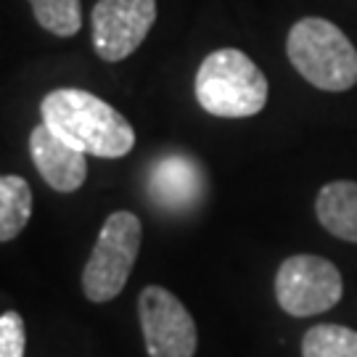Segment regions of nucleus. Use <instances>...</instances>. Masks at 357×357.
Returning a JSON list of instances; mask_svg holds the SVG:
<instances>
[{
	"label": "nucleus",
	"instance_id": "obj_1",
	"mask_svg": "<svg viewBox=\"0 0 357 357\" xmlns=\"http://www.w3.org/2000/svg\"><path fill=\"white\" fill-rule=\"evenodd\" d=\"M40 116L72 149L98 156L122 159L135 146V130L112 103L79 88H56L40 103Z\"/></svg>",
	"mask_w": 357,
	"mask_h": 357
},
{
	"label": "nucleus",
	"instance_id": "obj_2",
	"mask_svg": "<svg viewBox=\"0 0 357 357\" xmlns=\"http://www.w3.org/2000/svg\"><path fill=\"white\" fill-rule=\"evenodd\" d=\"M196 101L220 119H246L265 109L268 77L238 48H220L206 56L196 72Z\"/></svg>",
	"mask_w": 357,
	"mask_h": 357
},
{
	"label": "nucleus",
	"instance_id": "obj_3",
	"mask_svg": "<svg viewBox=\"0 0 357 357\" xmlns=\"http://www.w3.org/2000/svg\"><path fill=\"white\" fill-rule=\"evenodd\" d=\"M286 53L294 69L315 88L344 93L357 85L355 45L328 19H299L286 38Z\"/></svg>",
	"mask_w": 357,
	"mask_h": 357
},
{
	"label": "nucleus",
	"instance_id": "obj_4",
	"mask_svg": "<svg viewBox=\"0 0 357 357\" xmlns=\"http://www.w3.org/2000/svg\"><path fill=\"white\" fill-rule=\"evenodd\" d=\"M143 225L132 212H112L98 230L96 246L82 268V291L90 302L103 305L116 299L128 286L135 259L141 255Z\"/></svg>",
	"mask_w": 357,
	"mask_h": 357
},
{
	"label": "nucleus",
	"instance_id": "obj_5",
	"mask_svg": "<svg viewBox=\"0 0 357 357\" xmlns=\"http://www.w3.org/2000/svg\"><path fill=\"white\" fill-rule=\"evenodd\" d=\"M344 291L342 273L333 262L318 255H294L283 259L275 275V299L283 312L310 318L339 305Z\"/></svg>",
	"mask_w": 357,
	"mask_h": 357
},
{
	"label": "nucleus",
	"instance_id": "obj_6",
	"mask_svg": "<svg viewBox=\"0 0 357 357\" xmlns=\"http://www.w3.org/2000/svg\"><path fill=\"white\" fill-rule=\"evenodd\" d=\"M143 342L149 357H193L199 331L191 312L172 291L162 286H146L138 296Z\"/></svg>",
	"mask_w": 357,
	"mask_h": 357
},
{
	"label": "nucleus",
	"instance_id": "obj_7",
	"mask_svg": "<svg viewBox=\"0 0 357 357\" xmlns=\"http://www.w3.org/2000/svg\"><path fill=\"white\" fill-rule=\"evenodd\" d=\"M156 22V0H98L90 13L93 48L101 61L116 64L143 45Z\"/></svg>",
	"mask_w": 357,
	"mask_h": 357
},
{
	"label": "nucleus",
	"instance_id": "obj_8",
	"mask_svg": "<svg viewBox=\"0 0 357 357\" xmlns=\"http://www.w3.org/2000/svg\"><path fill=\"white\" fill-rule=\"evenodd\" d=\"M206 178L202 165L188 153H165L149 169V196L167 212H185L202 202Z\"/></svg>",
	"mask_w": 357,
	"mask_h": 357
},
{
	"label": "nucleus",
	"instance_id": "obj_9",
	"mask_svg": "<svg viewBox=\"0 0 357 357\" xmlns=\"http://www.w3.org/2000/svg\"><path fill=\"white\" fill-rule=\"evenodd\" d=\"M29 156L38 167L40 178L59 193H75L88 180V153L72 149L61 141L45 122L29 132Z\"/></svg>",
	"mask_w": 357,
	"mask_h": 357
},
{
	"label": "nucleus",
	"instance_id": "obj_10",
	"mask_svg": "<svg viewBox=\"0 0 357 357\" xmlns=\"http://www.w3.org/2000/svg\"><path fill=\"white\" fill-rule=\"evenodd\" d=\"M320 225L342 241L357 243V183L333 180L326 183L315 202Z\"/></svg>",
	"mask_w": 357,
	"mask_h": 357
},
{
	"label": "nucleus",
	"instance_id": "obj_11",
	"mask_svg": "<svg viewBox=\"0 0 357 357\" xmlns=\"http://www.w3.org/2000/svg\"><path fill=\"white\" fill-rule=\"evenodd\" d=\"M32 217V188L22 175H0V243L13 241Z\"/></svg>",
	"mask_w": 357,
	"mask_h": 357
},
{
	"label": "nucleus",
	"instance_id": "obj_12",
	"mask_svg": "<svg viewBox=\"0 0 357 357\" xmlns=\"http://www.w3.org/2000/svg\"><path fill=\"white\" fill-rule=\"evenodd\" d=\"M302 357H357V331L336 323L312 326L302 339Z\"/></svg>",
	"mask_w": 357,
	"mask_h": 357
},
{
	"label": "nucleus",
	"instance_id": "obj_13",
	"mask_svg": "<svg viewBox=\"0 0 357 357\" xmlns=\"http://www.w3.org/2000/svg\"><path fill=\"white\" fill-rule=\"evenodd\" d=\"M35 22L56 38H72L82 26L79 0H29Z\"/></svg>",
	"mask_w": 357,
	"mask_h": 357
},
{
	"label": "nucleus",
	"instance_id": "obj_14",
	"mask_svg": "<svg viewBox=\"0 0 357 357\" xmlns=\"http://www.w3.org/2000/svg\"><path fill=\"white\" fill-rule=\"evenodd\" d=\"M26 349V326L19 312L0 315V357H24Z\"/></svg>",
	"mask_w": 357,
	"mask_h": 357
}]
</instances>
